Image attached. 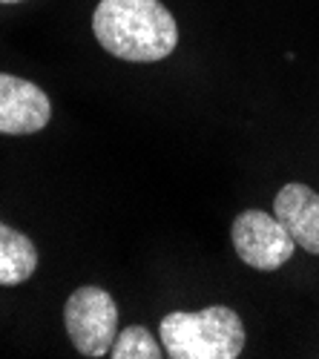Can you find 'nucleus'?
Here are the masks:
<instances>
[{
  "instance_id": "f257e3e1",
  "label": "nucleus",
  "mask_w": 319,
  "mask_h": 359,
  "mask_svg": "<svg viewBox=\"0 0 319 359\" xmlns=\"http://www.w3.org/2000/svg\"><path fill=\"white\" fill-rule=\"evenodd\" d=\"M93 32L112 57L133 64L164 61L179 46V23L161 0H101Z\"/></svg>"
},
{
  "instance_id": "f03ea898",
  "label": "nucleus",
  "mask_w": 319,
  "mask_h": 359,
  "mask_svg": "<svg viewBox=\"0 0 319 359\" xmlns=\"http://www.w3.org/2000/svg\"><path fill=\"white\" fill-rule=\"evenodd\" d=\"M158 337L172 359H236L245 351L242 316L227 305L172 311L161 319Z\"/></svg>"
},
{
  "instance_id": "7ed1b4c3",
  "label": "nucleus",
  "mask_w": 319,
  "mask_h": 359,
  "mask_svg": "<svg viewBox=\"0 0 319 359\" xmlns=\"http://www.w3.org/2000/svg\"><path fill=\"white\" fill-rule=\"evenodd\" d=\"M64 325L81 356H109V348L118 337V305L104 287L83 285L67 299Z\"/></svg>"
},
{
  "instance_id": "20e7f679",
  "label": "nucleus",
  "mask_w": 319,
  "mask_h": 359,
  "mask_svg": "<svg viewBox=\"0 0 319 359\" xmlns=\"http://www.w3.org/2000/svg\"><path fill=\"white\" fill-rule=\"evenodd\" d=\"M230 236H233L239 259L253 271H279L285 262H291L297 250V242L285 230V224L265 210L239 213Z\"/></svg>"
},
{
  "instance_id": "39448f33",
  "label": "nucleus",
  "mask_w": 319,
  "mask_h": 359,
  "mask_svg": "<svg viewBox=\"0 0 319 359\" xmlns=\"http://www.w3.org/2000/svg\"><path fill=\"white\" fill-rule=\"evenodd\" d=\"M49 118L52 104L38 83L0 72V133L32 135L49 124Z\"/></svg>"
},
{
  "instance_id": "423d86ee",
  "label": "nucleus",
  "mask_w": 319,
  "mask_h": 359,
  "mask_svg": "<svg viewBox=\"0 0 319 359\" xmlns=\"http://www.w3.org/2000/svg\"><path fill=\"white\" fill-rule=\"evenodd\" d=\"M273 216L302 250L319 256V193L297 182L285 184L273 198Z\"/></svg>"
},
{
  "instance_id": "0eeeda50",
  "label": "nucleus",
  "mask_w": 319,
  "mask_h": 359,
  "mask_svg": "<svg viewBox=\"0 0 319 359\" xmlns=\"http://www.w3.org/2000/svg\"><path fill=\"white\" fill-rule=\"evenodd\" d=\"M38 250L32 238L0 222V285H20L35 273Z\"/></svg>"
},
{
  "instance_id": "6e6552de",
  "label": "nucleus",
  "mask_w": 319,
  "mask_h": 359,
  "mask_svg": "<svg viewBox=\"0 0 319 359\" xmlns=\"http://www.w3.org/2000/svg\"><path fill=\"white\" fill-rule=\"evenodd\" d=\"M109 356L112 359H158L164 353L158 351V342L153 339L147 327L133 325V327L118 331V337H115V342L109 348Z\"/></svg>"
},
{
  "instance_id": "1a4fd4ad",
  "label": "nucleus",
  "mask_w": 319,
  "mask_h": 359,
  "mask_svg": "<svg viewBox=\"0 0 319 359\" xmlns=\"http://www.w3.org/2000/svg\"><path fill=\"white\" fill-rule=\"evenodd\" d=\"M0 4H20V0H0Z\"/></svg>"
}]
</instances>
